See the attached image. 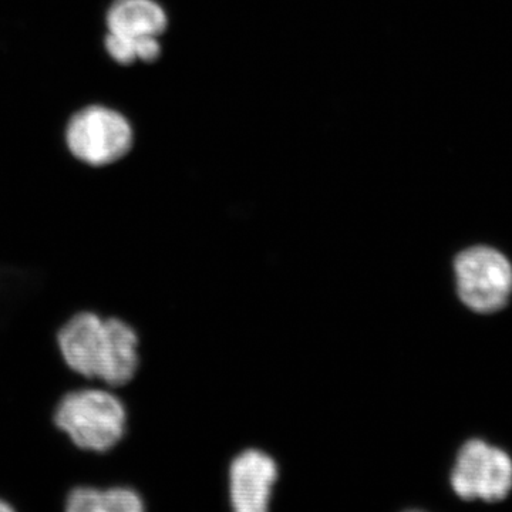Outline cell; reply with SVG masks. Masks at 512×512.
Here are the masks:
<instances>
[{
	"mask_svg": "<svg viewBox=\"0 0 512 512\" xmlns=\"http://www.w3.org/2000/svg\"><path fill=\"white\" fill-rule=\"evenodd\" d=\"M406 512H423V511L410 510V511H406Z\"/></svg>",
	"mask_w": 512,
	"mask_h": 512,
	"instance_id": "obj_11",
	"label": "cell"
},
{
	"mask_svg": "<svg viewBox=\"0 0 512 512\" xmlns=\"http://www.w3.org/2000/svg\"><path fill=\"white\" fill-rule=\"evenodd\" d=\"M60 352L74 372L123 386L136 376L138 338L120 319L84 312L70 319L57 336Z\"/></svg>",
	"mask_w": 512,
	"mask_h": 512,
	"instance_id": "obj_1",
	"label": "cell"
},
{
	"mask_svg": "<svg viewBox=\"0 0 512 512\" xmlns=\"http://www.w3.org/2000/svg\"><path fill=\"white\" fill-rule=\"evenodd\" d=\"M55 426L77 450L107 453L126 436V407L103 390H80L60 400Z\"/></svg>",
	"mask_w": 512,
	"mask_h": 512,
	"instance_id": "obj_2",
	"label": "cell"
},
{
	"mask_svg": "<svg viewBox=\"0 0 512 512\" xmlns=\"http://www.w3.org/2000/svg\"><path fill=\"white\" fill-rule=\"evenodd\" d=\"M64 512H147L144 498L127 485H76L66 495Z\"/></svg>",
	"mask_w": 512,
	"mask_h": 512,
	"instance_id": "obj_8",
	"label": "cell"
},
{
	"mask_svg": "<svg viewBox=\"0 0 512 512\" xmlns=\"http://www.w3.org/2000/svg\"><path fill=\"white\" fill-rule=\"evenodd\" d=\"M104 22L106 33L126 39L161 37L168 26L167 13L157 0H113Z\"/></svg>",
	"mask_w": 512,
	"mask_h": 512,
	"instance_id": "obj_7",
	"label": "cell"
},
{
	"mask_svg": "<svg viewBox=\"0 0 512 512\" xmlns=\"http://www.w3.org/2000/svg\"><path fill=\"white\" fill-rule=\"evenodd\" d=\"M278 464L261 450H247L229 468L232 512H269Z\"/></svg>",
	"mask_w": 512,
	"mask_h": 512,
	"instance_id": "obj_6",
	"label": "cell"
},
{
	"mask_svg": "<svg viewBox=\"0 0 512 512\" xmlns=\"http://www.w3.org/2000/svg\"><path fill=\"white\" fill-rule=\"evenodd\" d=\"M450 483L463 500L503 501L512 490L511 457L483 440L467 441L458 451Z\"/></svg>",
	"mask_w": 512,
	"mask_h": 512,
	"instance_id": "obj_5",
	"label": "cell"
},
{
	"mask_svg": "<svg viewBox=\"0 0 512 512\" xmlns=\"http://www.w3.org/2000/svg\"><path fill=\"white\" fill-rule=\"evenodd\" d=\"M104 49L110 59L121 66H130L137 62L153 63L161 56L160 37L126 39L106 33Z\"/></svg>",
	"mask_w": 512,
	"mask_h": 512,
	"instance_id": "obj_9",
	"label": "cell"
},
{
	"mask_svg": "<svg viewBox=\"0 0 512 512\" xmlns=\"http://www.w3.org/2000/svg\"><path fill=\"white\" fill-rule=\"evenodd\" d=\"M64 141L76 160L90 167H106L130 153L134 130L121 111L104 104H89L70 116Z\"/></svg>",
	"mask_w": 512,
	"mask_h": 512,
	"instance_id": "obj_3",
	"label": "cell"
},
{
	"mask_svg": "<svg viewBox=\"0 0 512 512\" xmlns=\"http://www.w3.org/2000/svg\"><path fill=\"white\" fill-rule=\"evenodd\" d=\"M0 512H18V510L6 498L0 497Z\"/></svg>",
	"mask_w": 512,
	"mask_h": 512,
	"instance_id": "obj_10",
	"label": "cell"
},
{
	"mask_svg": "<svg viewBox=\"0 0 512 512\" xmlns=\"http://www.w3.org/2000/svg\"><path fill=\"white\" fill-rule=\"evenodd\" d=\"M454 269L458 296L471 311L493 313L507 305L512 293V265L500 251L468 248L457 256Z\"/></svg>",
	"mask_w": 512,
	"mask_h": 512,
	"instance_id": "obj_4",
	"label": "cell"
}]
</instances>
